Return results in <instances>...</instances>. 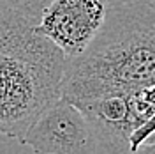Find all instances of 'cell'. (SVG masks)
I'll return each instance as SVG.
<instances>
[{
  "mask_svg": "<svg viewBox=\"0 0 155 154\" xmlns=\"http://www.w3.org/2000/svg\"><path fill=\"white\" fill-rule=\"evenodd\" d=\"M155 80V9L150 4L109 7L95 39L67 58L62 97L72 105L109 94L134 96Z\"/></svg>",
  "mask_w": 155,
  "mask_h": 154,
  "instance_id": "cell-1",
  "label": "cell"
},
{
  "mask_svg": "<svg viewBox=\"0 0 155 154\" xmlns=\"http://www.w3.org/2000/svg\"><path fill=\"white\" fill-rule=\"evenodd\" d=\"M65 62L35 25L0 4V135L19 142L62 96Z\"/></svg>",
  "mask_w": 155,
  "mask_h": 154,
  "instance_id": "cell-2",
  "label": "cell"
},
{
  "mask_svg": "<svg viewBox=\"0 0 155 154\" xmlns=\"http://www.w3.org/2000/svg\"><path fill=\"white\" fill-rule=\"evenodd\" d=\"M19 142L35 154H95L87 117L62 96L32 122Z\"/></svg>",
  "mask_w": 155,
  "mask_h": 154,
  "instance_id": "cell-3",
  "label": "cell"
},
{
  "mask_svg": "<svg viewBox=\"0 0 155 154\" xmlns=\"http://www.w3.org/2000/svg\"><path fill=\"white\" fill-rule=\"evenodd\" d=\"M107 9L106 0H55L42 12L35 29L65 58H72L95 39Z\"/></svg>",
  "mask_w": 155,
  "mask_h": 154,
  "instance_id": "cell-4",
  "label": "cell"
},
{
  "mask_svg": "<svg viewBox=\"0 0 155 154\" xmlns=\"http://www.w3.org/2000/svg\"><path fill=\"white\" fill-rule=\"evenodd\" d=\"M95 138V154H132V136L141 128L134 97L109 94L76 103Z\"/></svg>",
  "mask_w": 155,
  "mask_h": 154,
  "instance_id": "cell-5",
  "label": "cell"
},
{
  "mask_svg": "<svg viewBox=\"0 0 155 154\" xmlns=\"http://www.w3.org/2000/svg\"><path fill=\"white\" fill-rule=\"evenodd\" d=\"M136 114L139 117L141 128L132 136V151L155 131V80L150 87L143 89L141 92L134 94Z\"/></svg>",
  "mask_w": 155,
  "mask_h": 154,
  "instance_id": "cell-6",
  "label": "cell"
},
{
  "mask_svg": "<svg viewBox=\"0 0 155 154\" xmlns=\"http://www.w3.org/2000/svg\"><path fill=\"white\" fill-rule=\"evenodd\" d=\"M55 0H0L2 5L9 7L19 14L21 18L30 21L32 25H37L39 18L42 16V12L48 9Z\"/></svg>",
  "mask_w": 155,
  "mask_h": 154,
  "instance_id": "cell-7",
  "label": "cell"
},
{
  "mask_svg": "<svg viewBox=\"0 0 155 154\" xmlns=\"http://www.w3.org/2000/svg\"><path fill=\"white\" fill-rule=\"evenodd\" d=\"M132 154H155V131L136 147Z\"/></svg>",
  "mask_w": 155,
  "mask_h": 154,
  "instance_id": "cell-8",
  "label": "cell"
},
{
  "mask_svg": "<svg viewBox=\"0 0 155 154\" xmlns=\"http://www.w3.org/2000/svg\"><path fill=\"white\" fill-rule=\"evenodd\" d=\"M109 7H122V5H132V4H150V0H106Z\"/></svg>",
  "mask_w": 155,
  "mask_h": 154,
  "instance_id": "cell-9",
  "label": "cell"
},
{
  "mask_svg": "<svg viewBox=\"0 0 155 154\" xmlns=\"http://www.w3.org/2000/svg\"><path fill=\"white\" fill-rule=\"evenodd\" d=\"M150 5H152V7L155 9V0H150Z\"/></svg>",
  "mask_w": 155,
  "mask_h": 154,
  "instance_id": "cell-10",
  "label": "cell"
}]
</instances>
